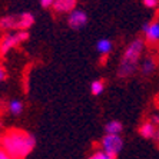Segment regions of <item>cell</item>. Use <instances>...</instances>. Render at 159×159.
I'll use <instances>...</instances> for the list:
<instances>
[{
    "label": "cell",
    "mask_w": 159,
    "mask_h": 159,
    "mask_svg": "<svg viewBox=\"0 0 159 159\" xmlns=\"http://www.w3.org/2000/svg\"><path fill=\"white\" fill-rule=\"evenodd\" d=\"M113 49V42L107 37H102L96 42V50L100 56H107Z\"/></svg>",
    "instance_id": "obj_12"
},
{
    "label": "cell",
    "mask_w": 159,
    "mask_h": 159,
    "mask_svg": "<svg viewBox=\"0 0 159 159\" xmlns=\"http://www.w3.org/2000/svg\"><path fill=\"white\" fill-rule=\"evenodd\" d=\"M88 159H118V156H113V155H107V153H105L103 151H96L93 152L92 155L89 156Z\"/></svg>",
    "instance_id": "obj_15"
},
{
    "label": "cell",
    "mask_w": 159,
    "mask_h": 159,
    "mask_svg": "<svg viewBox=\"0 0 159 159\" xmlns=\"http://www.w3.org/2000/svg\"><path fill=\"white\" fill-rule=\"evenodd\" d=\"M152 141L155 142L156 145H159V128L155 130V135H153V138H152Z\"/></svg>",
    "instance_id": "obj_20"
},
{
    "label": "cell",
    "mask_w": 159,
    "mask_h": 159,
    "mask_svg": "<svg viewBox=\"0 0 159 159\" xmlns=\"http://www.w3.org/2000/svg\"><path fill=\"white\" fill-rule=\"evenodd\" d=\"M27 39H29V32L27 30H19V32L6 33L0 40V55H7L11 49L17 48L19 44H22Z\"/></svg>",
    "instance_id": "obj_4"
},
{
    "label": "cell",
    "mask_w": 159,
    "mask_h": 159,
    "mask_svg": "<svg viewBox=\"0 0 159 159\" xmlns=\"http://www.w3.org/2000/svg\"><path fill=\"white\" fill-rule=\"evenodd\" d=\"M145 40L142 37H135L126 44L123 49L122 56L119 59L116 76L119 79H130L139 69V63L142 60V56L145 53Z\"/></svg>",
    "instance_id": "obj_2"
},
{
    "label": "cell",
    "mask_w": 159,
    "mask_h": 159,
    "mask_svg": "<svg viewBox=\"0 0 159 159\" xmlns=\"http://www.w3.org/2000/svg\"><path fill=\"white\" fill-rule=\"evenodd\" d=\"M34 23V16L29 11H23L19 15H7L0 19V30L3 32H19L29 30Z\"/></svg>",
    "instance_id": "obj_3"
},
{
    "label": "cell",
    "mask_w": 159,
    "mask_h": 159,
    "mask_svg": "<svg viewBox=\"0 0 159 159\" xmlns=\"http://www.w3.org/2000/svg\"><path fill=\"white\" fill-rule=\"evenodd\" d=\"M142 4L149 10H153L159 7V0H142Z\"/></svg>",
    "instance_id": "obj_16"
},
{
    "label": "cell",
    "mask_w": 159,
    "mask_h": 159,
    "mask_svg": "<svg viewBox=\"0 0 159 159\" xmlns=\"http://www.w3.org/2000/svg\"><path fill=\"white\" fill-rule=\"evenodd\" d=\"M123 146H125V141L120 135H105L100 139V151H103L107 155L118 156L122 152Z\"/></svg>",
    "instance_id": "obj_5"
},
{
    "label": "cell",
    "mask_w": 159,
    "mask_h": 159,
    "mask_svg": "<svg viewBox=\"0 0 159 159\" xmlns=\"http://www.w3.org/2000/svg\"><path fill=\"white\" fill-rule=\"evenodd\" d=\"M40 2V6L44 9H49V7H52L53 3H55V0H39Z\"/></svg>",
    "instance_id": "obj_17"
},
{
    "label": "cell",
    "mask_w": 159,
    "mask_h": 159,
    "mask_svg": "<svg viewBox=\"0 0 159 159\" xmlns=\"http://www.w3.org/2000/svg\"><path fill=\"white\" fill-rule=\"evenodd\" d=\"M156 67H158V60L152 55L145 56L143 59L141 60V63H139V72H141V75L145 76V78L152 76V75L155 73Z\"/></svg>",
    "instance_id": "obj_8"
},
{
    "label": "cell",
    "mask_w": 159,
    "mask_h": 159,
    "mask_svg": "<svg viewBox=\"0 0 159 159\" xmlns=\"http://www.w3.org/2000/svg\"><path fill=\"white\" fill-rule=\"evenodd\" d=\"M0 159H11V158L6 153V152H3L2 149H0Z\"/></svg>",
    "instance_id": "obj_21"
},
{
    "label": "cell",
    "mask_w": 159,
    "mask_h": 159,
    "mask_svg": "<svg viewBox=\"0 0 159 159\" xmlns=\"http://www.w3.org/2000/svg\"><path fill=\"white\" fill-rule=\"evenodd\" d=\"M149 120H151V122L153 123L156 128H159V113H155V115H152L151 118H149Z\"/></svg>",
    "instance_id": "obj_19"
},
{
    "label": "cell",
    "mask_w": 159,
    "mask_h": 159,
    "mask_svg": "<svg viewBox=\"0 0 159 159\" xmlns=\"http://www.w3.org/2000/svg\"><path fill=\"white\" fill-rule=\"evenodd\" d=\"M7 109H9V112H10L11 115L17 116V115H20V113L23 112V109H25V105H23L19 99H13V100H10V102H9Z\"/></svg>",
    "instance_id": "obj_14"
},
{
    "label": "cell",
    "mask_w": 159,
    "mask_h": 159,
    "mask_svg": "<svg viewBox=\"0 0 159 159\" xmlns=\"http://www.w3.org/2000/svg\"><path fill=\"white\" fill-rule=\"evenodd\" d=\"M90 89V93H92V96H100L102 93L105 92V89H106V82L103 79H96V80H93L89 86Z\"/></svg>",
    "instance_id": "obj_13"
},
{
    "label": "cell",
    "mask_w": 159,
    "mask_h": 159,
    "mask_svg": "<svg viewBox=\"0 0 159 159\" xmlns=\"http://www.w3.org/2000/svg\"><path fill=\"white\" fill-rule=\"evenodd\" d=\"M78 0H55L52 10L57 15H69L76 9Z\"/></svg>",
    "instance_id": "obj_9"
},
{
    "label": "cell",
    "mask_w": 159,
    "mask_h": 159,
    "mask_svg": "<svg viewBox=\"0 0 159 159\" xmlns=\"http://www.w3.org/2000/svg\"><path fill=\"white\" fill-rule=\"evenodd\" d=\"M123 123L118 119H111L105 123V135H122Z\"/></svg>",
    "instance_id": "obj_11"
},
{
    "label": "cell",
    "mask_w": 159,
    "mask_h": 159,
    "mask_svg": "<svg viewBox=\"0 0 159 159\" xmlns=\"http://www.w3.org/2000/svg\"><path fill=\"white\" fill-rule=\"evenodd\" d=\"M6 78H7V72H6L4 66H2V65H0V83L6 80Z\"/></svg>",
    "instance_id": "obj_18"
},
{
    "label": "cell",
    "mask_w": 159,
    "mask_h": 159,
    "mask_svg": "<svg viewBox=\"0 0 159 159\" xmlns=\"http://www.w3.org/2000/svg\"><path fill=\"white\" fill-rule=\"evenodd\" d=\"M89 17L85 10L82 9H75L72 13L67 15V26L72 30H82L83 27L88 26Z\"/></svg>",
    "instance_id": "obj_7"
},
{
    "label": "cell",
    "mask_w": 159,
    "mask_h": 159,
    "mask_svg": "<svg viewBox=\"0 0 159 159\" xmlns=\"http://www.w3.org/2000/svg\"><path fill=\"white\" fill-rule=\"evenodd\" d=\"M142 33H143L145 44L148 46H155L159 43V20H152V22H145L142 25Z\"/></svg>",
    "instance_id": "obj_6"
},
{
    "label": "cell",
    "mask_w": 159,
    "mask_h": 159,
    "mask_svg": "<svg viewBox=\"0 0 159 159\" xmlns=\"http://www.w3.org/2000/svg\"><path fill=\"white\" fill-rule=\"evenodd\" d=\"M156 129H158V128H156V126L148 119V120H145V122L139 126L138 132H139L141 138H143V139H146V141H152V138H153V135H155Z\"/></svg>",
    "instance_id": "obj_10"
},
{
    "label": "cell",
    "mask_w": 159,
    "mask_h": 159,
    "mask_svg": "<svg viewBox=\"0 0 159 159\" xmlns=\"http://www.w3.org/2000/svg\"><path fill=\"white\" fill-rule=\"evenodd\" d=\"M36 146L33 133L23 129H7L0 135V149L11 159H26Z\"/></svg>",
    "instance_id": "obj_1"
}]
</instances>
